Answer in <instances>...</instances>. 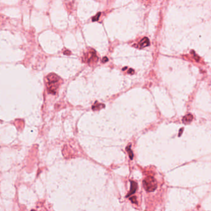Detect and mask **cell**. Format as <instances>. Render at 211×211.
<instances>
[{"label": "cell", "mask_w": 211, "mask_h": 211, "mask_svg": "<svg viewBox=\"0 0 211 211\" xmlns=\"http://www.w3.org/2000/svg\"><path fill=\"white\" fill-rule=\"evenodd\" d=\"M59 80L60 79L54 74H51L47 76V87L50 93L55 94L56 93V90L58 87Z\"/></svg>", "instance_id": "6da1fadb"}, {"label": "cell", "mask_w": 211, "mask_h": 211, "mask_svg": "<svg viewBox=\"0 0 211 211\" xmlns=\"http://www.w3.org/2000/svg\"><path fill=\"white\" fill-rule=\"evenodd\" d=\"M143 186L148 192L154 191L157 188V182L152 177H148L143 181Z\"/></svg>", "instance_id": "7a4b0ae2"}, {"label": "cell", "mask_w": 211, "mask_h": 211, "mask_svg": "<svg viewBox=\"0 0 211 211\" xmlns=\"http://www.w3.org/2000/svg\"><path fill=\"white\" fill-rule=\"evenodd\" d=\"M150 43H149V40L148 39V38L147 37H144V39H143L141 40L140 41V42L138 43V47L139 48H145L146 46H148L149 45Z\"/></svg>", "instance_id": "3957f363"}, {"label": "cell", "mask_w": 211, "mask_h": 211, "mask_svg": "<svg viewBox=\"0 0 211 211\" xmlns=\"http://www.w3.org/2000/svg\"><path fill=\"white\" fill-rule=\"evenodd\" d=\"M137 188V184L135 182H132V181L131 182V188H130V191L129 193L127 195V197L133 194L136 192Z\"/></svg>", "instance_id": "277c9868"}, {"label": "cell", "mask_w": 211, "mask_h": 211, "mask_svg": "<svg viewBox=\"0 0 211 211\" xmlns=\"http://www.w3.org/2000/svg\"><path fill=\"white\" fill-rule=\"evenodd\" d=\"M193 119V117L191 114H188L187 116L184 117V118L183 119V122L185 124H188L192 121Z\"/></svg>", "instance_id": "5b68a950"}, {"label": "cell", "mask_w": 211, "mask_h": 211, "mask_svg": "<svg viewBox=\"0 0 211 211\" xmlns=\"http://www.w3.org/2000/svg\"><path fill=\"white\" fill-rule=\"evenodd\" d=\"M131 146L129 145L127 148H126V150H127V151L128 152V154H129V157H130V159H132V158H133V153H132V151H131Z\"/></svg>", "instance_id": "8992f818"}, {"label": "cell", "mask_w": 211, "mask_h": 211, "mask_svg": "<svg viewBox=\"0 0 211 211\" xmlns=\"http://www.w3.org/2000/svg\"><path fill=\"white\" fill-rule=\"evenodd\" d=\"M100 14H101V13H98L97 14V15L95 16H94L93 18H92V21H97L98 19H99V17L100 16Z\"/></svg>", "instance_id": "52a82bcc"}, {"label": "cell", "mask_w": 211, "mask_h": 211, "mask_svg": "<svg viewBox=\"0 0 211 211\" xmlns=\"http://www.w3.org/2000/svg\"><path fill=\"white\" fill-rule=\"evenodd\" d=\"M130 199H131V201L133 202V203H136L137 202V201H136V197H132V198H130Z\"/></svg>", "instance_id": "ba28073f"}, {"label": "cell", "mask_w": 211, "mask_h": 211, "mask_svg": "<svg viewBox=\"0 0 211 211\" xmlns=\"http://www.w3.org/2000/svg\"><path fill=\"white\" fill-rule=\"evenodd\" d=\"M128 73H129V74H132V73H134V70H133L132 69H130V70H129V71H128Z\"/></svg>", "instance_id": "9c48e42d"}, {"label": "cell", "mask_w": 211, "mask_h": 211, "mask_svg": "<svg viewBox=\"0 0 211 211\" xmlns=\"http://www.w3.org/2000/svg\"><path fill=\"white\" fill-rule=\"evenodd\" d=\"M32 211H34V210H32Z\"/></svg>", "instance_id": "30bf717a"}]
</instances>
